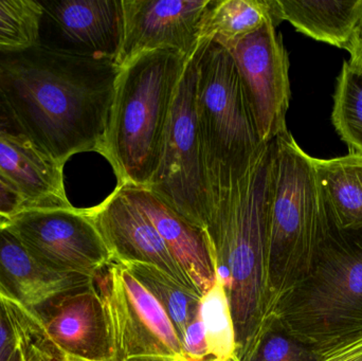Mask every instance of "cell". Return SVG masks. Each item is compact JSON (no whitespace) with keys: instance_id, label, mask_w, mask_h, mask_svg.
Here are the masks:
<instances>
[{"instance_id":"ffe728a7","label":"cell","mask_w":362,"mask_h":361,"mask_svg":"<svg viewBox=\"0 0 362 361\" xmlns=\"http://www.w3.org/2000/svg\"><path fill=\"white\" fill-rule=\"evenodd\" d=\"M270 20L274 23L272 0H211L200 40H213L228 48Z\"/></svg>"},{"instance_id":"1f68e13d","label":"cell","mask_w":362,"mask_h":361,"mask_svg":"<svg viewBox=\"0 0 362 361\" xmlns=\"http://www.w3.org/2000/svg\"><path fill=\"white\" fill-rule=\"evenodd\" d=\"M348 52L350 53V59L346 61V65L355 73L362 76V34Z\"/></svg>"},{"instance_id":"9a60e30c","label":"cell","mask_w":362,"mask_h":361,"mask_svg":"<svg viewBox=\"0 0 362 361\" xmlns=\"http://www.w3.org/2000/svg\"><path fill=\"white\" fill-rule=\"evenodd\" d=\"M64 165L40 153L25 136L0 133V178L25 201V209H69Z\"/></svg>"},{"instance_id":"8fae6325","label":"cell","mask_w":362,"mask_h":361,"mask_svg":"<svg viewBox=\"0 0 362 361\" xmlns=\"http://www.w3.org/2000/svg\"><path fill=\"white\" fill-rule=\"evenodd\" d=\"M38 45L66 54L116 61L123 36L122 0L40 1Z\"/></svg>"},{"instance_id":"2e32d148","label":"cell","mask_w":362,"mask_h":361,"mask_svg":"<svg viewBox=\"0 0 362 361\" xmlns=\"http://www.w3.org/2000/svg\"><path fill=\"white\" fill-rule=\"evenodd\" d=\"M95 281L46 268L29 254L6 220H0V295L30 311Z\"/></svg>"},{"instance_id":"3957f363","label":"cell","mask_w":362,"mask_h":361,"mask_svg":"<svg viewBox=\"0 0 362 361\" xmlns=\"http://www.w3.org/2000/svg\"><path fill=\"white\" fill-rule=\"evenodd\" d=\"M189 59L180 51L160 49L121 68L99 150L114 169L118 186L150 187Z\"/></svg>"},{"instance_id":"4fadbf2b","label":"cell","mask_w":362,"mask_h":361,"mask_svg":"<svg viewBox=\"0 0 362 361\" xmlns=\"http://www.w3.org/2000/svg\"><path fill=\"white\" fill-rule=\"evenodd\" d=\"M83 210L105 242L114 262L153 265L181 285L196 292L191 280L176 262L150 218L134 201L127 186L117 187L100 205Z\"/></svg>"},{"instance_id":"7402d4cb","label":"cell","mask_w":362,"mask_h":361,"mask_svg":"<svg viewBox=\"0 0 362 361\" xmlns=\"http://www.w3.org/2000/svg\"><path fill=\"white\" fill-rule=\"evenodd\" d=\"M14 331V348L6 361H65L30 309L0 295Z\"/></svg>"},{"instance_id":"f1b7e54d","label":"cell","mask_w":362,"mask_h":361,"mask_svg":"<svg viewBox=\"0 0 362 361\" xmlns=\"http://www.w3.org/2000/svg\"><path fill=\"white\" fill-rule=\"evenodd\" d=\"M318 361H362V335L319 356Z\"/></svg>"},{"instance_id":"7a4b0ae2","label":"cell","mask_w":362,"mask_h":361,"mask_svg":"<svg viewBox=\"0 0 362 361\" xmlns=\"http://www.w3.org/2000/svg\"><path fill=\"white\" fill-rule=\"evenodd\" d=\"M272 163V141L206 229L216 277L229 304L238 361L252 355L272 316L267 232Z\"/></svg>"},{"instance_id":"d6986e66","label":"cell","mask_w":362,"mask_h":361,"mask_svg":"<svg viewBox=\"0 0 362 361\" xmlns=\"http://www.w3.org/2000/svg\"><path fill=\"white\" fill-rule=\"evenodd\" d=\"M332 224L341 231L362 230V156L313 157Z\"/></svg>"},{"instance_id":"52a82bcc","label":"cell","mask_w":362,"mask_h":361,"mask_svg":"<svg viewBox=\"0 0 362 361\" xmlns=\"http://www.w3.org/2000/svg\"><path fill=\"white\" fill-rule=\"evenodd\" d=\"M196 61L185 65L172 107L165 143L148 190L199 228L211 220L210 191L195 112Z\"/></svg>"},{"instance_id":"603a6c76","label":"cell","mask_w":362,"mask_h":361,"mask_svg":"<svg viewBox=\"0 0 362 361\" xmlns=\"http://www.w3.org/2000/svg\"><path fill=\"white\" fill-rule=\"evenodd\" d=\"M332 122L349 152L362 156V76L346 61L337 78Z\"/></svg>"},{"instance_id":"5bb4252c","label":"cell","mask_w":362,"mask_h":361,"mask_svg":"<svg viewBox=\"0 0 362 361\" xmlns=\"http://www.w3.org/2000/svg\"><path fill=\"white\" fill-rule=\"evenodd\" d=\"M31 312L65 361H112L107 316L95 281Z\"/></svg>"},{"instance_id":"d4e9b609","label":"cell","mask_w":362,"mask_h":361,"mask_svg":"<svg viewBox=\"0 0 362 361\" xmlns=\"http://www.w3.org/2000/svg\"><path fill=\"white\" fill-rule=\"evenodd\" d=\"M42 6L34 0H0V52L38 42Z\"/></svg>"},{"instance_id":"ba28073f","label":"cell","mask_w":362,"mask_h":361,"mask_svg":"<svg viewBox=\"0 0 362 361\" xmlns=\"http://www.w3.org/2000/svg\"><path fill=\"white\" fill-rule=\"evenodd\" d=\"M95 282L107 316L112 361H185L171 320L122 264L112 262Z\"/></svg>"},{"instance_id":"6da1fadb","label":"cell","mask_w":362,"mask_h":361,"mask_svg":"<svg viewBox=\"0 0 362 361\" xmlns=\"http://www.w3.org/2000/svg\"><path fill=\"white\" fill-rule=\"evenodd\" d=\"M121 68L36 44L0 52V93L23 136L61 165L99 153Z\"/></svg>"},{"instance_id":"e0dca14e","label":"cell","mask_w":362,"mask_h":361,"mask_svg":"<svg viewBox=\"0 0 362 361\" xmlns=\"http://www.w3.org/2000/svg\"><path fill=\"white\" fill-rule=\"evenodd\" d=\"M129 194L150 218L168 249L202 297L216 280L212 250L204 229L181 218L152 191L127 186Z\"/></svg>"},{"instance_id":"484cf974","label":"cell","mask_w":362,"mask_h":361,"mask_svg":"<svg viewBox=\"0 0 362 361\" xmlns=\"http://www.w3.org/2000/svg\"><path fill=\"white\" fill-rule=\"evenodd\" d=\"M319 356L270 316L261 338L247 361H318Z\"/></svg>"},{"instance_id":"cb8c5ba5","label":"cell","mask_w":362,"mask_h":361,"mask_svg":"<svg viewBox=\"0 0 362 361\" xmlns=\"http://www.w3.org/2000/svg\"><path fill=\"white\" fill-rule=\"evenodd\" d=\"M202 319L212 361H238L235 334L225 288L216 277L213 288L202 297Z\"/></svg>"},{"instance_id":"44dd1931","label":"cell","mask_w":362,"mask_h":361,"mask_svg":"<svg viewBox=\"0 0 362 361\" xmlns=\"http://www.w3.org/2000/svg\"><path fill=\"white\" fill-rule=\"evenodd\" d=\"M122 265L158 301L180 339L189 324L199 315L202 296L181 285L153 265L146 263Z\"/></svg>"},{"instance_id":"5b68a950","label":"cell","mask_w":362,"mask_h":361,"mask_svg":"<svg viewBox=\"0 0 362 361\" xmlns=\"http://www.w3.org/2000/svg\"><path fill=\"white\" fill-rule=\"evenodd\" d=\"M274 315L318 356L362 335V230L332 228L305 278L274 303Z\"/></svg>"},{"instance_id":"7c38bea8","label":"cell","mask_w":362,"mask_h":361,"mask_svg":"<svg viewBox=\"0 0 362 361\" xmlns=\"http://www.w3.org/2000/svg\"><path fill=\"white\" fill-rule=\"evenodd\" d=\"M211 0H122L123 36L116 64L142 53L173 49L191 57L200 44V28Z\"/></svg>"},{"instance_id":"f546056e","label":"cell","mask_w":362,"mask_h":361,"mask_svg":"<svg viewBox=\"0 0 362 361\" xmlns=\"http://www.w3.org/2000/svg\"><path fill=\"white\" fill-rule=\"evenodd\" d=\"M14 331L6 313V307L0 299V361L8 360L14 348Z\"/></svg>"},{"instance_id":"30bf717a","label":"cell","mask_w":362,"mask_h":361,"mask_svg":"<svg viewBox=\"0 0 362 361\" xmlns=\"http://www.w3.org/2000/svg\"><path fill=\"white\" fill-rule=\"evenodd\" d=\"M226 49L233 57L259 138L269 143L288 131L289 59L282 37L270 20Z\"/></svg>"},{"instance_id":"83f0119b","label":"cell","mask_w":362,"mask_h":361,"mask_svg":"<svg viewBox=\"0 0 362 361\" xmlns=\"http://www.w3.org/2000/svg\"><path fill=\"white\" fill-rule=\"evenodd\" d=\"M25 210L21 195L0 178V218L8 220Z\"/></svg>"},{"instance_id":"4316f807","label":"cell","mask_w":362,"mask_h":361,"mask_svg":"<svg viewBox=\"0 0 362 361\" xmlns=\"http://www.w3.org/2000/svg\"><path fill=\"white\" fill-rule=\"evenodd\" d=\"M180 343L185 361H212L206 345L202 311L187 326Z\"/></svg>"},{"instance_id":"ac0fdd59","label":"cell","mask_w":362,"mask_h":361,"mask_svg":"<svg viewBox=\"0 0 362 361\" xmlns=\"http://www.w3.org/2000/svg\"><path fill=\"white\" fill-rule=\"evenodd\" d=\"M278 25L287 20L313 40L349 51L362 34V0H272Z\"/></svg>"},{"instance_id":"277c9868","label":"cell","mask_w":362,"mask_h":361,"mask_svg":"<svg viewBox=\"0 0 362 361\" xmlns=\"http://www.w3.org/2000/svg\"><path fill=\"white\" fill-rule=\"evenodd\" d=\"M194 57L196 119L212 218L253 169L268 143L262 142L257 133L229 51L213 40H200Z\"/></svg>"},{"instance_id":"8992f818","label":"cell","mask_w":362,"mask_h":361,"mask_svg":"<svg viewBox=\"0 0 362 361\" xmlns=\"http://www.w3.org/2000/svg\"><path fill=\"white\" fill-rule=\"evenodd\" d=\"M272 144L267 278L274 309L276 300L310 273L333 224L313 157L289 131L278 136Z\"/></svg>"},{"instance_id":"4dcf8cb0","label":"cell","mask_w":362,"mask_h":361,"mask_svg":"<svg viewBox=\"0 0 362 361\" xmlns=\"http://www.w3.org/2000/svg\"><path fill=\"white\" fill-rule=\"evenodd\" d=\"M0 133H8L11 135H23L18 125H17L14 117L11 114L1 93H0Z\"/></svg>"},{"instance_id":"9c48e42d","label":"cell","mask_w":362,"mask_h":361,"mask_svg":"<svg viewBox=\"0 0 362 361\" xmlns=\"http://www.w3.org/2000/svg\"><path fill=\"white\" fill-rule=\"evenodd\" d=\"M6 222L29 254L54 273L95 279L114 262L83 209H25Z\"/></svg>"}]
</instances>
